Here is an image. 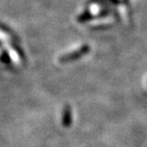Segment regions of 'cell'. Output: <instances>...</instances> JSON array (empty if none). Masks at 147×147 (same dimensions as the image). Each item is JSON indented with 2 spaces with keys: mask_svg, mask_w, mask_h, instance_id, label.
<instances>
[{
  "mask_svg": "<svg viewBox=\"0 0 147 147\" xmlns=\"http://www.w3.org/2000/svg\"><path fill=\"white\" fill-rule=\"evenodd\" d=\"M72 124V109L69 105H66L62 114V125L65 128L70 127Z\"/></svg>",
  "mask_w": 147,
  "mask_h": 147,
  "instance_id": "6da1fadb",
  "label": "cell"
},
{
  "mask_svg": "<svg viewBox=\"0 0 147 147\" xmlns=\"http://www.w3.org/2000/svg\"><path fill=\"white\" fill-rule=\"evenodd\" d=\"M87 52H88V48H87V47H84V48L81 49L80 51L72 53V54L67 55H64L63 57L60 58V61H62V62H66V61H70V60L76 59V58H78L79 57H80V55H82L83 54H86Z\"/></svg>",
  "mask_w": 147,
  "mask_h": 147,
  "instance_id": "7a4b0ae2",
  "label": "cell"
}]
</instances>
